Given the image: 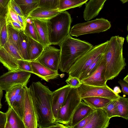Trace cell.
I'll use <instances>...</instances> for the list:
<instances>
[{"label": "cell", "instance_id": "obj_49", "mask_svg": "<svg viewBox=\"0 0 128 128\" xmlns=\"http://www.w3.org/2000/svg\"><path fill=\"white\" fill-rule=\"evenodd\" d=\"M113 90L115 93L117 94L121 92L119 87L117 86H115Z\"/></svg>", "mask_w": 128, "mask_h": 128}, {"label": "cell", "instance_id": "obj_38", "mask_svg": "<svg viewBox=\"0 0 128 128\" xmlns=\"http://www.w3.org/2000/svg\"><path fill=\"white\" fill-rule=\"evenodd\" d=\"M94 112L91 113L82 119L77 124L74 126L73 128H84L85 126L89 123L91 120L93 116Z\"/></svg>", "mask_w": 128, "mask_h": 128}, {"label": "cell", "instance_id": "obj_16", "mask_svg": "<svg viewBox=\"0 0 128 128\" xmlns=\"http://www.w3.org/2000/svg\"><path fill=\"white\" fill-rule=\"evenodd\" d=\"M32 73L48 82L57 78L60 75L58 71L52 70L36 61H30Z\"/></svg>", "mask_w": 128, "mask_h": 128}, {"label": "cell", "instance_id": "obj_11", "mask_svg": "<svg viewBox=\"0 0 128 128\" xmlns=\"http://www.w3.org/2000/svg\"><path fill=\"white\" fill-rule=\"evenodd\" d=\"M60 58V50L51 45L45 47L35 61L54 70L58 71Z\"/></svg>", "mask_w": 128, "mask_h": 128}, {"label": "cell", "instance_id": "obj_12", "mask_svg": "<svg viewBox=\"0 0 128 128\" xmlns=\"http://www.w3.org/2000/svg\"><path fill=\"white\" fill-rule=\"evenodd\" d=\"M24 87L25 93L22 120L25 128H37V117L30 92L27 86Z\"/></svg>", "mask_w": 128, "mask_h": 128}, {"label": "cell", "instance_id": "obj_20", "mask_svg": "<svg viewBox=\"0 0 128 128\" xmlns=\"http://www.w3.org/2000/svg\"><path fill=\"white\" fill-rule=\"evenodd\" d=\"M58 9H52L38 7L29 14L28 18L32 20H50L59 14Z\"/></svg>", "mask_w": 128, "mask_h": 128}, {"label": "cell", "instance_id": "obj_25", "mask_svg": "<svg viewBox=\"0 0 128 128\" xmlns=\"http://www.w3.org/2000/svg\"><path fill=\"white\" fill-rule=\"evenodd\" d=\"M18 51L22 59L28 60V37L24 30L19 32Z\"/></svg>", "mask_w": 128, "mask_h": 128}, {"label": "cell", "instance_id": "obj_24", "mask_svg": "<svg viewBox=\"0 0 128 128\" xmlns=\"http://www.w3.org/2000/svg\"><path fill=\"white\" fill-rule=\"evenodd\" d=\"M85 103L94 109H102L112 100L110 99L100 97L92 96L82 99Z\"/></svg>", "mask_w": 128, "mask_h": 128}, {"label": "cell", "instance_id": "obj_3", "mask_svg": "<svg viewBox=\"0 0 128 128\" xmlns=\"http://www.w3.org/2000/svg\"><path fill=\"white\" fill-rule=\"evenodd\" d=\"M58 45L60 50L59 69L67 73L74 64L93 46L88 42L74 38L70 34Z\"/></svg>", "mask_w": 128, "mask_h": 128}, {"label": "cell", "instance_id": "obj_39", "mask_svg": "<svg viewBox=\"0 0 128 128\" xmlns=\"http://www.w3.org/2000/svg\"><path fill=\"white\" fill-rule=\"evenodd\" d=\"M66 82L71 87L73 88H78L82 83L78 78L74 77L68 76Z\"/></svg>", "mask_w": 128, "mask_h": 128}, {"label": "cell", "instance_id": "obj_52", "mask_svg": "<svg viewBox=\"0 0 128 128\" xmlns=\"http://www.w3.org/2000/svg\"><path fill=\"white\" fill-rule=\"evenodd\" d=\"M120 0L123 4H124L127 2L128 0Z\"/></svg>", "mask_w": 128, "mask_h": 128}, {"label": "cell", "instance_id": "obj_6", "mask_svg": "<svg viewBox=\"0 0 128 128\" xmlns=\"http://www.w3.org/2000/svg\"><path fill=\"white\" fill-rule=\"evenodd\" d=\"M111 26L110 22L108 20L102 18H98L74 25L70 30V34L78 37L86 34L99 33L107 31Z\"/></svg>", "mask_w": 128, "mask_h": 128}, {"label": "cell", "instance_id": "obj_29", "mask_svg": "<svg viewBox=\"0 0 128 128\" xmlns=\"http://www.w3.org/2000/svg\"><path fill=\"white\" fill-rule=\"evenodd\" d=\"M103 54L98 56L89 67L82 72L78 78L81 81L90 76L96 70L100 64L102 59Z\"/></svg>", "mask_w": 128, "mask_h": 128}, {"label": "cell", "instance_id": "obj_5", "mask_svg": "<svg viewBox=\"0 0 128 128\" xmlns=\"http://www.w3.org/2000/svg\"><path fill=\"white\" fill-rule=\"evenodd\" d=\"M108 40L93 46L88 51L81 56L72 66L68 73V76L78 78L81 73L85 70L98 56L102 54L107 45Z\"/></svg>", "mask_w": 128, "mask_h": 128}, {"label": "cell", "instance_id": "obj_41", "mask_svg": "<svg viewBox=\"0 0 128 128\" xmlns=\"http://www.w3.org/2000/svg\"><path fill=\"white\" fill-rule=\"evenodd\" d=\"M122 88V90L124 95H128V83L120 80L118 82Z\"/></svg>", "mask_w": 128, "mask_h": 128}, {"label": "cell", "instance_id": "obj_8", "mask_svg": "<svg viewBox=\"0 0 128 128\" xmlns=\"http://www.w3.org/2000/svg\"><path fill=\"white\" fill-rule=\"evenodd\" d=\"M31 73L18 69L9 71L0 76V86L6 92L14 86H27Z\"/></svg>", "mask_w": 128, "mask_h": 128}, {"label": "cell", "instance_id": "obj_27", "mask_svg": "<svg viewBox=\"0 0 128 128\" xmlns=\"http://www.w3.org/2000/svg\"><path fill=\"white\" fill-rule=\"evenodd\" d=\"M88 0H60L58 9L60 11L80 7Z\"/></svg>", "mask_w": 128, "mask_h": 128}, {"label": "cell", "instance_id": "obj_48", "mask_svg": "<svg viewBox=\"0 0 128 128\" xmlns=\"http://www.w3.org/2000/svg\"><path fill=\"white\" fill-rule=\"evenodd\" d=\"M6 8H4L0 4V17L6 12Z\"/></svg>", "mask_w": 128, "mask_h": 128}, {"label": "cell", "instance_id": "obj_21", "mask_svg": "<svg viewBox=\"0 0 128 128\" xmlns=\"http://www.w3.org/2000/svg\"><path fill=\"white\" fill-rule=\"evenodd\" d=\"M6 118L4 128H25L22 119L11 107L5 113Z\"/></svg>", "mask_w": 128, "mask_h": 128}, {"label": "cell", "instance_id": "obj_15", "mask_svg": "<svg viewBox=\"0 0 128 128\" xmlns=\"http://www.w3.org/2000/svg\"><path fill=\"white\" fill-rule=\"evenodd\" d=\"M110 119L103 109H96L91 120L84 128H106L110 124Z\"/></svg>", "mask_w": 128, "mask_h": 128}, {"label": "cell", "instance_id": "obj_46", "mask_svg": "<svg viewBox=\"0 0 128 128\" xmlns=\"http://www.w3.org/2000/svg\"><path fill=\"white\" fill-rule=\"evenodd\" d=\"M10 0H0V4L2 7L5 8L7 7Z\"/></svg>", "mask_w": 128, "mask_h": 128}, {"label": "cell", "instance_id": "obj_35", "mask_svg": "<svg viewBox=\"0 0 128 128\" xmlns=\"http://www.w3.org/2000/svg\"><path fill=\"white\" fill-rule=\"evenodd\" d=\"M60 0H40L38 7L47 8L58 9Z\"/></svg>", "mask_w": 128, "mask_h": 128}, {"label": "cell", "instance_id": "obj_34", "mask_svg": "<svg viewBox=\"0 0 128 128\" xmlns=\"http://www.w3.org/2000/svg\"><path fill=\"white\" fill-rule=\"evenodd\" d=\"M5 16L6 22L10 21H13L20 24L18 17V14L12 7L10 1L6 7Z\"/></svg>", "mask_w": 128, "mask_h": 128}, {"label": "cell", "instance_id": "obj_2", "mask_svg": "<svg viewBox=\"0 0 128 128\" xmlns=\"http://www.w3.org/2000/svg\"><path fill=\"white\" fill-rule=\"evenodd\" d=\"M124 40L123 37L116 36L111 37L108 40L102 57L107 81L118 76L126 66L123 54Z\"/></svg>", "mask_w": 128, "mask_h": 128}, {"label": "cell", "instance_id": "obj_43", "mask_svg": "<svg viewBox=\"0 0 128 128\" xmlns=\"http://www.w3.org/2000/svg\"><path fill=\"white\" fill-rule=\"evenodd\" d=\"M6 23L10 24L13 28L18 30H24L20 24L17 22L10 21L6 22Z\"/></svg>", "mask_w": 128, "mask_h": 128}, {"label": "cell", "instance_id": "obj_28", "mask_svg": "<svg viewBox=\"0 0 128 128\" xmlns=\"http://www.w3.org/2000/svg\"><path fill=\"white\" fill-rule=\"evenodd\" d=\"M116 105L119 117L128 119V98L120 96L116 100Z\"/></svg>", "mask_w": 128, "mask_h": 128}, {"label": "cell", "instance_id": "obj_17", "mask_svg": "<svg viewBox=\"0 0 128 128\" xmlns=\"http://www.w3.org/2000/svg\"><path fill=\"white\" fill-rule=\"evenodd\" d=\"M95 109L81 101L76 108L68 125L70 128H73Z\"/></svg>", "mask_w": 128, "mask_h": 128}, {"label": "cell", "instance_id": "obj_23", "mask_svg": "<svg viewBox=\"0 0 128 128\" xmlns=\"http://www.w3.org/2000/svg\"><path fill=\"white\" fill-rule=\"evenodd\" d=\"M27 18L30 13L38 6L40 0H14Z\"/></svg>", "mask_w": 128, "mask_h": 128}, {"label": "cell", "instance_id": "obj_7", "mask_svg": "<svg viewBox=\"0 0 128 128\" xmlns=\"http://www.w3.org/2000/svg\"><path fill=\"white\" fill-rule=\"evenodd\" d=\"M82 101L77 88L71 87L66 100L59 110L55 124L68 125L76 108Z\"/></svg>", "mask_w": 128, "mask_h": 128}, {"label": "cell", "instance_id": "obj_51", "mask_svg": "<svg viewBox=\"0 0 128 128\" xmlns=\"http://www.w3.org/2000/svg\"><path fill=\"white\" fill-rule=\"evenodd\" d=\"M123 80L125 82L128 83V75L127 74L123 79Z\"/></svg>", "mask_w": 128, "mask_h": 128}, {"label": "cell", "instance_id": "obj_45", "mask_svg": "<svg viewBox=\"0 0 128 128\" xmlns=\"http://www.w3.org/2000/svg\"><path fill=\"white\" fill-rule=\"evenodd\" d=\"M50 128H70L68 125H66L59 123H56L52 126Z\"/></svg>", "mask_w": 128, "mask_h": 128}, {"label": "cell", "instance_id": "obj_36", "mask_svg": "<svg viewBox=\"0 0 128 128\" xmlns=\"http://www.w3.org/2000/svg\"><path fill=\"white\" fill-rule=\"evenodd\" d=\"M18 69V70L32 73V70L30 61L23 59L17 60Z\"/></svg>", "mask_w": 128, "mask_h": 128}, {"label": "cell", "instance_id": "obj_19", "mask_svg": "<svg viewBox=\"0 0 128 128\" xmlns=\"http://www.w3.org/2000/svg\"><path fill=\"white\" fill-rule=\"evenodd\" d=\"M107 0H90L85 5L83 18L86 21L96 17L102 8Z\"/></svg>", "mask_w": 128, "mask_h": 128}, {"label": "cell", "instance_id": "obj_33", "mask_svg": "<svg viewBox=\"0 0 128 128\" xmlns=\"http://www.w3.org/2000/svg\"><path fill=\"white\" fill-rule=\"evenodd\" d=\"M116 100H113L103 108L110 118L114 117H119L116 105Z\"/></svg>", "mask_w": 128, "mask_h": 128}, {"label": "cell", "instance_id": "obj_50", "mask_svg": "<svg viewBox=\"0 0 128 128\" xmlns=\"http://www.w3.org/2000/svg\"><path fill=\"white\" fill-rule=\"evenodd\" d=\"M3 90L0 86V109L1 108L2 105L1 103V100L3 96Z\"/></svg>", "mask_w": 128, "mask_h": 128}, {"label": "cell", "instance_id": "obj_37", "mask_svg": "<svg viewBox=\"0 0 128 128\" xmlns=\"http://www.w3.org/2000/svg\"><path fill=\"white\" fill-rule=\"evenodd\" d=\"M8 38L7 24L6 18L4 19L2 26L0 34V46H3L7 42Z\"/></svg>", "mask_w": 128, "mask_h": 128}, {"label": "cell", "instance_id": "obj_44", "mask_svg": "<svg viewBox=\"0 0 128 128\" xmlns=\"http://www.w3.org/2000/svg\"><path fill=\"white\" fill-rule=\"evenodd\" d=\"M18 17L20 24L24 30L26 24V18L18 14Z\"/></svg>", "mask_w": 128, "mask_h": 128}, {"label": "cell", "instance_id": "obj_42", "mask_svg": "<svg viewBox=\"0 0 128 128\" xmlns=\"http://www.w3.org/2000/svg\"><path fill=\"white\" fill-rule=\"evenodd\" d=\"M6 120L5 113L0 111V128H4Z\"/></svg>", "mask_w": 128, "mask_h": 128}, {"label": "cell", "instance_id": "obj_30", "mask_svg": "<svg viewBox=\"0 0 128 128\" xmlns=\"http://www.w3.org/2000/svg\"><path fill=\"white\" fill-rule=\"evenodd\" d=\"M26 22L25 28L24 30V33L28 36L40 43V39L32 20L28 18H26Z\"/></svg>", "mask_w": 128, "mask_h": 128}, {"label": "cell", "instance_id": "obj_1", "mask_svg": "<svg viewBox=\"0 0 128 128\" xmlns=\"http://www.w3.org/2000/svg\"><path fill=\"white\" fill-rule=\"evenodd\" d=\"M28 88L37 117L38 128H50L55 121L52 108V92L40 82H32Z\"/></svg>", "mask_w": 128, "mask_h": 128}, {"label": "cell", "instance_id": "obj_31", "mask_svg": "<svg viewBox=\"0 0 128 128\" xmlns=\"http://www.w3.org/2000/svg\"><path fill=\"white\" fill-rule=\"evenodd\" d=\"M23 87V86L21 85H17L6 92L5 95L6 101L9 106L12 107L14 102Z\"/></svg>", "mask_w": 128, "mask_h": 128}, {"label": "cell", "instance_id": "obj_22", "mask_svg": "<svg viewBox=\"0 0 128 128\" xmlns=\"http://www.w3.org/2000/svg\"><path fill=\"white\" fill-rule=\"evenodd\" d=\"M28 37V60L34 61L40 55L44 48L40 43L29 36Z\"/></svg>", "mask_w": 128, "mask_h": 128}, {"label": "cell", "instance_id": "obj_32", "mask_svg": "<svg viewBox=\"0 0 128 128\" xmlns=\"http://www.w3.org/2000/svg\"><path fill=\"white\" fill-rule=\"evenodd\" d=\"M7 24L8 37L18 50L19 33L20 31L14 28L9 24Z\"/></svg>", "mask_w": 128, "mask_h": 128}, {"label": "cell", "instance_id": "obj_18", "mask_svg": "<svg viewBox=\"0 0 128 128\" xmlns=\"http://www.w3.org/2000/svg\"><path fill=\"white\" fill-rule=\"evenodd\" d=\"M32 20L36 28L40 43L44 48L47 46L51 45L48 31L49 20L35 19Z\"/></svg>", "mask_w": 128, "mask_h": 128}, {"label": "cell", "instance_id": "obj_9", "mask_svg": "<svg viewBox=\"0 0 128 128\" xmlns=\"http://www.w3.org/2000/svg\"><path fill=\"white\" fill-rule=\"evenodd\" d=\"M77 88L81 99L86 97L97 96L113 100H118L120 96L107 85L104 86H96L86 85L82 82Z\"/></svg>", "mask_w": 128, "mask_h": 128}, {"label": "cell", "instance_id": "obj_47", "mask_svg": "<svg viewBox=\"0 0 128 128\" xmlns=\"http://www.w3.org/2000/svg\"><path fill=\"white\" fill-rule=\"evenodd\" d=\"M6 12L0 17V34L2 26L4 20L5 18V14Z\"/></svg>", "mask_w": 128, "mask_h": 128}, {"label": "cell", "instance_id": "obj_4", "mask_svg": "<svg viewBox=\"0 0 128 128\" xmlns=\"http://www.w3.org/2000/svg\"><path fill=\"white\" fill-rule=\"evenodd\" d=\"M72 19L70 14L66 11L60 12L49 20L48 31L51 44L58 45L70 34Z\"/></svg>", "mask_w": 128, "mask_h": 128}, {"label": "cell", "instance_id": "obj_10", "mask_svg": "<svg viewBox=\"0 0 128 128\" xmlns=\"http://www.w3.org/2000/svg\"><path fill=\"white\" fill-rule=\"evenodd\" d=\"M20 59H22L18 50L8 37L4 45L0 46V62L9 71H11L18 69L17 60Z\"/></svg>", "mask_w": 128, "mask_h": 128}, {"label": "cell", "instance_id": "obj_14", "mask_svg": "<svg viewBox=\"0 0 128 128\" xmlns=\"http://www.w3.org/2000/svg\"><path fill=\"white\" fill-rule=\"evenodd\" d=\"M107 82L105 77L104 63L102 59L96 70L90 76L83 80L81 82L88 85L101 86L106 85Z\"/></svg>", "mask_w": 128, "mask_h": 128}, {"label": "cell", "instance_id": "obj_40", "mask_svg": "<svg viewBox=\"0 0 128 128\" xmlns=\"http://www.w3.org/2000/svg\"><path fill=\"white\" fill-rule=\"evenodd\" d=\"M10 2L12 7L16 13L21 16L25 17L20 8L14 0H10Z\"/></svg>", "mask_w": 128, "mask_h": 128}, {"label": "cell", "instance_id": "obj_13", "mask_svg": "<svg viewBox=\"0 0 128 128\" xmlns=\"http://www.w3.org/2000/svg\"><path fill=\"white\" fill-rule=\"evenodd\" d=\"M71 88L70 86L67 84L52 92V108L55 120L59 110L66 100Z\"/></svg>", "mask_w": 128, "mask_h": 128}, {"label": "cell", "instance_id": "obj_26", "mask_svg": "<svg viewBox=\"0 0 128 128\" xmlns=\"http://www.w3.org/2000/svg\"><path fill=\"white\" fill-rule=\"evenodd\" d=\"M25 90L23 87L15 99L11 108L22 120L24 105Z\"/></svg>", "mask_w": 128, "mask_h": 128}]
</instances>
